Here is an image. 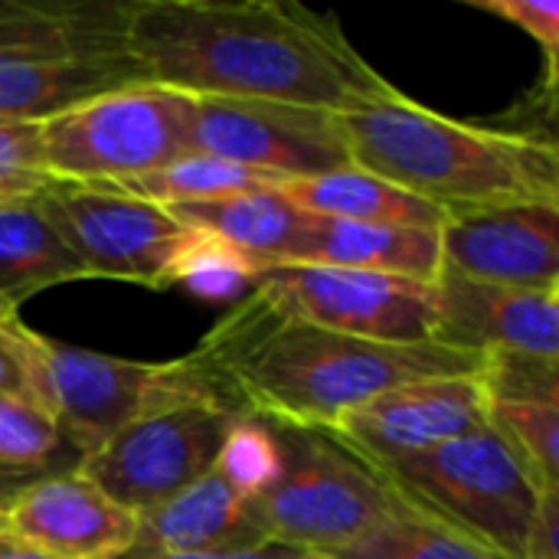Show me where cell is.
Masks as SVG:
<instances>
[{
  "mask_svg": "<svg viewBox=\"0 0 559 559\" xmlns=\"http://www.w3.org/2000/svg\"><path fill=\"white\" fill-rule=\"evenodd\" d=\"M128 39L147 82L193 98L337 111L390 85L331 13L288 0H131Z\"/></svg>",
  "mask_w": 559,
  "mask_h": 559,
  "instance_id": "obj_1",
  "label": "cell"
},
{
  "mask_svg": "<svg viewBox=\"0 0 559 559\" xmlns=\"http://www.w3.org/2000/svg\"><path fill=\"white\" fill-rule=\"evenodd\" d=\"M216 396L242 416L331 432L367 400L429 377H468L485 354L380 344L318 328L255 288L190 354Z\"/></svg>",
  "mask_w": 559,
  "mask_h": 559,
  "instance_id": "obj_2",
  "label": "cell"
},
{
  "mask_svg": "<svg viewBox=\"0 0 559 559\" xmlns=\"http://www.w3.org/2000/svg\"><path fill=\"white\" fill-rule=\"evenodd\" d=\"M337 124L350 167L439 206L445 216L511 203L559 206L554 141L445 118L393 85L337 108Z\"/></svg>",
  "mask_w": 559,
  "mask_h": 559,
  "instance_id": "obj_3",
  "label": "cell"
},
{
  "mask_svg": "<svg viewBox=\"0 0 559 559\" xmlns=\"http://www.w3.org/2000/svg\"><path fill=\"white\" fill-rule=\"evenodd\" d=\"M128 13L118 0H0V118L39 124L147 82Z\"/></svg>",
  "mask_w": 559,
  "mask_h": 559,
  "instance_id": "obj_4",
  "label": "cell"
},
{
  "mask_svg": "<svg viewBox=\"0 0 559 559\" xmlns=\"http://www.w3.org/2000/svg\"><path fill=\"white\" fill-rule=\"evenodd\" d=\"M269 432L275 472L255 491V511L272 547L334 554L403 508L393 485L334 432L282 423H269Z\"/></svg>",
  "mask_w": 559,
  "mask_h": 559,
  "instance_id": "obj_5",
  "label": "cell"
},
{
  "mask_svg": "<svg viewBox=\"0 0 559 559\" xmlns=\"http://www.w3.org/2000/svg\"><path fill=\"white\" fill-rule=\"evenodd\" d=\"M16 344L26 373V400L49 416L82 462L154 406L200 390L216 393L190 357L174 364L105 357L49 341L23 321H16Z\"/></svg>",
  "mask_w": 559,
  "mask_h": 559,
  "instance_id": "obj_6",
  "label": "cell"
},
{
  "mask_svg": "<svg viewBox=\"0 0 559 559\" xmlns=\"http://www.w3.org/2000/svg\"><path fill=\"white\" fill-rule=\"evenodd\" d=\"M370 465L416 511L462 531L501 557H524L540 488L491 429L419 455Z\"/></svg>",
  "mask_w": 559,
  "mask_h": 559,
  "instance_id": "obj_7",
  "label": "cell"
},
{
  "mask_svg": "<svg viewBox=\"0 0 559 559\" xmlns=\"http://www.w3.org/2000/svg\"><path fill=\"white\" fill-rule=\"evenodd\" d=\"M193 95L141 82L39 121L52 180L121 187L190 154Z\"/></svg>",
  "mask_w": 559,
  "mask_h": 559,
  "instance_id": "obj_8",
  "label": "cell"
},
{
  "mask_svg": "<svg viewBox=\"0 0 559 559\" xmlns=\"http://www.w3.org/2000/svg\"><path fill=\"white\" fill-rule=\"evenodd\" d=\"M36 203L59 239L79 259L85 278H121L164 288L183 278L206 242L167 206L138 200L118 187L49 180Z\"/></svg>",
  "mask_w": 559,
  "mask_h": 559,
  "instance_id": "obj_9",
  "label": "cell"
},
{
  "mask_svg": "<svg viewBox=\"0 0 559 559\" xmlns=\"http://www.w3.org/2000/svg\"><path fill=\"white\" fill-rule=\"evenodd\" d=\"M242 413L200 390L154 406L92 452L79 472L118 508L141 514L219 465Z\"/></svg>",
  "mask_w": 559,
  "mask_h": 559,
  "instance_id": "obj_10",
  "label": "cell"
},
{
  "mask_svg": "<svg viewBox=\"0 0 559 559\" xmlns=\"http://www.w3.org/2000/svg\"><path fill=\"white\" fill-rule=\"evenodd\" d=\"M292 314L380 344H426L436 334V288L426 282L328 269V265H278L252 278Z\"/></svg>",
  "mask_w": 559,
  "mask_h": 559,
  "instance_id": "obj_11",
  "label": "cell"
},
{
  "mask_svg": "<svg viewBox=\"0 0 559 559\" xmlns=\"http://www.w3.org/2000/svg\"><path fill=\"white\" fill-rule=\"evenodd\" d=\"M190 154L223 157L282 180L350 167L337 111L252 98H193Z\"/></svg>",
  "mask_w": 559,
  "mask_h": 559,
  "instance_id": "obj_12",
  "label": "cell"
},
{
  "mask_svg": "<svg viewBox=\"0 0 559 559\" xmlns=\"http://www.w3.org/2000/svg\"><path fill=\"white\" fill-rule=\"evenodd\" d=\"M488 429V393L478 373L429 377L393 386L350 409L331 432L367 462L419 455Z\"/></svg>",
  "mask_w": 559,
  "mask_h": 559,
  "instance_id": "obj_13",
  "label": "cell"
},
{
  "mask_svg": "<svg viewBox=\"0 0 559 559\" xmlns=\"http://www.w3.org/2000/svg\"><path fill=\"white\" fill-rule=\"evenodd\" d=\"M442 269L504 288H559V206L511 203L445 216Z\"/></svg>",
  "mask_w": 559,
  "mask_h": 559,
  "instance_id": "obj_14",
  "label": "cell"
},
{
  "mask_svg": "<svg viewBox=\"0 0 559 559\" xmlns=\"http://www.w3.org/2000/svg\"><path fill=\"white\" fill-rule=\"evenodd\" d=\"M436 288V344L488 354L514 350L559 360V288H504L455 275L449 269Z\"/></svg>",
  "mask_w": 559,
  "mask_h": 559,
  "instance_id": "obj_15",
  "label": "cell"
},
{
  "mask_svg": "<svg viewBox=\"0 0 559 559\" xmlns=\"http://www.w3.org/2000/svg\"><path fill=\"white\" fill-rule=\"evenodd\" d=\"M0 531L52 559H118L131 554L138 524L82 472H66L7 501Z\"/></svg>",
  "mask_w": 559,
  "mask_h": 559,
  "instance_id": "obj_16",
  "label": "cell"
},
{
  "mask_svg": "<svg viewBox=\"0 0 559 559\" xmlns=\"http://www.w3.org/2000/svg\"><path fill=\"white\" fill-rule=\"evenodd\" d=\"M141 557H226L272 547L255 511V495L223 462L164 504L134 514Z\"/></svg>",
  "mask_w": 559,
  "mask_h": 559,
  "instance_id": "obj_17",
  "label": "cell"
},
{
  "mask_svg": "<svg viewBox=\"0 0 559 559\" xmlns=\"http://www.w3.org/2000/svg\"><path fill=\"white\" fill-rule=\"evenodd\" d=\"M285 265L383 272L432 285L442 272V242L439 229L370 226L305 213V223L292 242Z\"/></svg>",
  "mask_w": 559,
  "mask_h": 559,
  "instance_id": "obj_18",
  "label": "cell"
},
{
  "mask_svg": "<svg viewBox=\"0 0 559 559\" xmlns=\"http://www.w3.org/2000/svg\"><path fill=\"white\" fill-rule=\"evenodd\" d=\"M167 210L183 226L242 255L255 275L265 269L285 265L292 242L305 223V213L282 193V187L233 193V197L203 200V203H180Z\"/></svg>",
  "mask_w": 559,
  "mask_h": 559,
  "instance_id": "obj_19",
  "label": "cell"
},
{
  "mask_svg": "<svg viewBox=\"0 0 559 559\" xmlns=\"http://www.w3.org/2000/svg\"><path fill=\"white\" fill-rule=\"evenodd\" d=\"M282 193L311 216L370 223V226H413V229H442L445 213L373 174L357 167L331 170L308 180H288Z\"/></svg>",
  "mask_w": 559,
  "mask_h": 559,
  "instance_id": "obj_20",
  "label": "cell"
},
{
  "mask_svg": "<svg viewBox=\"0 0 559 559\" xmlns=\"http://www.w3.org/2000/svg\"><path fill=\"white\" fill-rule=\"evenodd\" d=\"M75 278L85 272L43 216L36 193L0 200V305L16 311L29 295Z\"/></svg>",
  "mask_w": 559,
  "mask_h": 559,
  "instance_id": "obj_21",
  "label": "cell"
},
{
  "mask_svg": "<svg viewBox=\"0 0 559 559\" xmlns=\"http://www.w3.org/2000/svg\"><path fill=\"white\" fill-rule=\"evenodd\" d=\"M82 455L23 396H0V508L26 488L79 472Z\"/></svg>",
  "mask_w": 559,
  "mask_h": 559,
  "instance_id": "obj_22",
  "label": "cell"
},
{
  "mask_svg": "<svg viewBox=\"0 0 559 559\" xmlns=\"http://www.w3.org/2000/svg\"><path fill=\"white\" fill-rule=\"evenodd\" d=\"M288 180L275 174H262L223 157H206V154H183L170 160L167 167H157L144 177H134L121 183L118 190L157 203V206H180V203H203V200H219L233 193H249V190H275L285 187Z\"/></svg>",
  "mask_w": 559,
  "mask_h": 559,
  "instance_id": "obj_23",
  "label": "cell"
},
{
  "mask_svg": "<svg viewBox=\"0 0 559 559\" xmlns=\"http://www.w3.org/2000/svg\"><path fill=\"white\" fill-rule=\"evenodd\" d=\"M331 559H508L491 547L465 537L462 531L416 511L403 501V508L386 518L377 531L360 537L357 544L324 554Z\"/></svg>",
  "mask_w": 559,
  "mask_h": 559,
  "instance_id": "obj_24",
  "label": "cell"
},
{
  "mask_svg": "<svg viewBox=\"0 0 559 559\" xmlns=\"http://www.w3.org/2000/svg\"><path fill=\"white\" fill-rule=\"evenodd\" d=\"M488 429L540 491H559V403H491Z\"/></svg>",
  "mask_w": 559,
  "mask_h": 559,
  "instance_id": "obj_25",
  "label": "cell"
},
{
  "mask_svg": "<svg viewBox=\"0 0 559 559\" xmlns=\"http://www.w3.org/2000/svg\"><path fill=\"white\" fill-rule=\"evenodd\" d=\"M478 377L491 403H559V360L488 350Z\"/></svg>",
  "mask_w": 559,
  "mask_h": 559,
  "instance_id": "obj_26",
  "label": "cell"
},
{
  "mask_svg": "<svg viewBox=\"0 0 559 559\" xmlns=\"http://www.w3.org/2000/svg\"><path fill=\"white\" fill-rule=\"evenodd\" d=\"M52 177L43 164L39 124L0 118V200L33 197Z\"/></svg>",
  "mask_w": 559,
  "mask_h": 559,
  "instance_id": "obj_27",
  "label": "cell"
},
{
  "mask_svg": "<svg viewBox=\"0 0 559 559\" xmlns=\"http://www.w3.org/2000/svg\"><path fill=\"white\" fill-rule=\"evenodd\" d=\"M475 10H485L491 16H501L514 26H521L527 36H534L547 52L550 69V88L557 79V49H559V7L554 0H472Z\"/></svg>",
  "mask_w": 559,
  "mask_h": 559,
  "instance_id": "obj_28",
  "label": "cell"
},
{
  "mask_svg": "<svg viewBox=\"0 0 559 559\" xmlns=\"http://www.w3.org/2000/svg\"><path fill=\"white\" fill-rule=\"evenodd\" d=\"M521 559H559V491H540Z\"/></svg>",
  "mask_w": 559,
  "mask_h": 559,
  "instance_id": "obj_29",
  "label": "cell"
},
{
  "mask_svg": "<svg viewBox=\"0 0 559 559\" xmlns=\"http://www.w3.org/2000/svg\"><path fill=\"white\" fill-rule=\"evenodd\" d=\"M16 321L0 337V396L26 400V373H23V357H20V344H16Z\"/></svg>",
  "mask_w": 559,
  "mask_h": 559,
  "instance_id": "obj_30",
  "label": "cell"
},
{
  "mask_svg": "<svg viewBox=\"0 0 559 559\" xmlns=\"http://www.w3.org/2000/svg\"><path fill=\"white\" fill-rule=\"evenodd\" d=\"M0 559H52V557H46L43 550H36V547H29V544H23V540H16V537H10V534H3V531H0Z\"/></svg>",
  "mask_w": 559,
  "mask_h": 559,
  "instance_id": "obj_31",
  "label": "cell"
},
{
  "mask_svg": "<svg viewBox=\"0 0 559 559\" xmlns=\"http://www.w3.org/2000/svg\"><path fill=\"white\" fill-rule=\"evenodd\" d=\"M16 321V311L13 308H7V305H0V337L7 334V328Z\"/></svg>",
  "mask_w": 559,
  "mask_h": 559,
  "instance_id": "obj_32",
  "label": "cell"
},
{
  "mask_svg": "<svg viewBox=\"0 0 559 559\" xmlns=\"http://www.w3.org/2000/svg\"><path fill=\"white\" fill-rule=\"evenodd\" d=\"M118 559H183V557H141V554H124V557Z\"/></svg>",
  "mask_w": 559,
  "mask_h": 559,
  "instance_id": "obj_33",
  "label": "cell"
},
{
  "mask_svg": "<svg viewBox=\"0 0 559 559\" xmlns=\"http://www.w3.org/2000/svg\"><path fill=\"white\" fill-rule=\"evenodd\" d=\"M295 559H331V557H324V554H295Z\"/></svg>",
  "mask_w": 559,
  "mask_h": 559,
  "instance_id": "obj_34",
  "label": "cell"
}]
</instances>
